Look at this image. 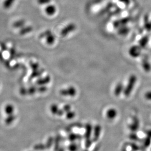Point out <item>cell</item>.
Returning <instances> with one entry per match:
<instances>
[{"label":"cell","mask_w":151,"mask_h":151,"mask_svg":"<svg viewBox=\"0 0 151 151\" xmlns=\"http://www.w3.org/2000/svg\"><path fill=\"white\" fill-rule=\"evenodd\" d=\"M16 116L14 114H13L7 115V116L4 119V123L6 125H10L14 122L16 119Z\"/></svg>","instance_id":"obj_11"},{"label":"cell","mask_w":151,"mask_h":151,"mask_svg":"<svg viewBox=\"0 0 151 151\" xmlns=\"http://www.w3.org/2000/svg\"><path fill=\"white\" fill-rule=\"evenodd\" d=\"M4 111L6 115L14 114L15 108L13 105L9 104L4 106Z\"/></svg>","instance_id":"obj_9"},{"label":"cell","mask_w":151,"mask_h":151,"mask_svg":"<svg viewBox=\"0 0 151 151\" xmlns=\"http://www.w3.org/2000/svg\"><path fill=\"white\" fill-rule=\"evenodd\" d=\"M69 149L70 151H76L78 149V147H77V145L73 143V144H71L69 145Z\"/></svg>","instance_id":"obj_23"},{"label":"cell","mask_w":151,"mask_h":151,"mask_svg":"<svg viewBox=\"0 0 151 151\" xmlns=\"http://www.w3.org/2000/svg\"><path fill=\"white\" fill-rule=\"evenodd\" d=\"M142 66L143 68L146 72L150 71L151 70V65L147 60H143L142 62Z\"/></svg>","instance_id":"obj_16"},{"label":"cell","mask_w":151,"mask_h":151,"mask_svg":"<svg viewBox=\"0 0 151 151\" xmlns=\"http://www.w3.org/2000/svg\"><path fill=\"white\" fill-rule=\"evenodd\" d=\"M51 81V78L49 76H47V77H44L43 78L39 79L37 81V83L41 86H44L45 84H47L49 83Z\"/></svg>","instance_id":"obj_15"},{"label":"cell","mask_w":151,"mask_h":151,"mask_svg":"<svg viewBox=\"0 0 151 151\" xmlns=\"http://www.w3.org/2000/svg\"><path fill=\"white\" fill-rule=\"evenodd\" d=\"M16 0H4L3 2V6L6 9H9L13 6Z\"/></svg>","instance_id":"obj_13"},{"label":"cell","mask_w":151,"mask_h":151,"mask_svg":"<svg viewBox=\"0 0 151 151\" xmlns=\"http://www.w3.org/2000/svg\"><path fill=\"white\" fill-rule=\"evenodd\" d=\"M37 91V88L35 87H30L28 91V94L32 95L34 93H35Z\"/></svg>","instance_id":"obj_22"},{"label":"cell","mask_w":151,"mask_h":151,"mask_svg":"<svg viewBox=\"0 0 151 151\" xmlns=\"http://www.w3.org/2000/svg\"><path fill=\"white\" fill-rule=\"evenodd\" d=\"M129 29L126 26H123L118 28V33L121 35H126L129 32Z\"/></svg>","instance_id":"obj_12"},{"label":"cell","mask_w":151,"mask_h":151,"mask_svg":"<svg viewBox=\"0 0 151 151\" xmlns=\"http://www.w3.org/2000/svg\"><path fill=\"white\" fill-rule=\"evenodd\" d=\"M117 111L114 108H110L107 110L106 115L108 119L109 120H113L117 116Z\"/></svg>","instance_id":"obj_6"},{"label":"cell","mask_w":151,"mask_h":151,"mask_svg":"<svg viewBox=\"0 0 151 151\" xmlns=\"http://www.w3.org/2000/svg\"><path fill=\"white\" fill-rule=\"evenodd\" d=\"M61 96L65 97H74L77 94V89L73 86H70L66 88L62 89L60 90Z\"/></svg>","instance_id":"obj_2"},{"label":"cell","mask_w":151,"mask_h":151,"mask_svg":"<svg viewBox=\"0 0 151 151\" xmlns=\"http://www.w3.org/2000/svg\"><path fill=\"white\" fill-rule=\"evenodd\" d=\"M46 41L47 44L51 45H52L54 43V42H55V35L52 33H51L46 37Z\"/></svg>","instance_id":"obj_14"},{"label":"cell","mask_w":151,"mask_h":151,"mask_svg":"<svg viewBox=\"0 0 151 151\" xmlns=\"http://www.w3.org/2000/svg\"><path fill=\"white\" fill-rule=\"evenodd\" d=\"M45 12L49 16H52L55 14L56 12V8L54 5H48L45 9Z\"/></svg>","instance_id":"obj_10"},{"label":"cell","mask_w":151,"mask_h":151,"mask_svg":"<svg viewBox=\"0 0 151 151\" xmlns=\"http://www.w3.org/2000/svg\"><path fill=\"white\" fill-rule=\"evenodd\" d=\"M50 109L51 113H52L53 115H56L61 116L64 114V111L63 110V109H60L58 107V105L55 104H53L52 105H51Z\"/></svg>","instance_id":"obj_5"},{"label":"cell","mask_w":151,"mask_h":151,"mask_svg":"<svg viewBox=\"0 0 151 151\" xmlns=\"http://www.w3.org/2000/svg\"><path fill=\"white\" fill-rule=\"evenodd\" d=\"M47 90V88L44 86H42L39 87V88H38V91L39 92H41V93L45 92Z\"/></svg>","instance_id":"obj_27"},{"label":"cell","mask_w":151,"mask_h":151,"mask_svg":"<svg viewBox=\"0 0 151 151\" xmlns=\"http://www.w3.org/2000/svg\"><path fill=\"white\" fill-rule=\"evenodd\" d=\"M77 26L74 23H70L65 27L61 31V35L63 37H66L70 33L75 31Z\"/></svg>","instance_id":"obj_3"},{"label":"cell","mask_w":151,"mask_h":151,"mask_svg":"<svg viewBox=\"0 0 151 151\" xmlns=\"http://www.w3.org/2000/svg\"><path fill=\"white\" fill-rule=\"evenodd\" d=\"M124 86L122 83H118L116 84L114 90V94L116 97L119 96L121 94L124 92Z\"/></svg>","instance_id":"obj_8"},{"label":"cell","mask_w":151,"mask_h":151,"mask_svg":"<svg viewBox=\"0 0 151 151\" xmlns=\"http://www.w3.org/2000/svg\"><path fill=\"white\" fill-rule=\"evenodd\" d=\"M20 31V34L22 35H24L26 34H28L29 32H31L32 30V28L31 27H22L21 28Z\"/></svg>","instance_id":"obj_18"},{"label":"cell","mask_w":151,"mask_h":151,"mask_svg":"<svg viewBox=\"0 0 151 151\" xmlns=\"http://www.w3.org/2000/svg\"><path fill=\"white\" fill-rule=\"evenodd\" d=\"M76 116V113L74 111H71L66 112V117L68 119H72Z\"/></svg>","instance_id":"obj_20"},{"label":"cell","mask_w":151,"mask_h":151,"mask_svg":"<svg viewBox=\"0 0 151 151\" xmlns=\"http://www.w3.org/2000/svg\"><path fill=\"white\" fill-rule=\"evenodd\" d=\"M141 48L139 46L134 45L131 47L129 51V53L131 57L136 58L139 57L141 54Z\"/></svg>","instance_id":"obj_4"},{"label":"cell","mask_w":151,"mask_h":151,"mask_svg":"<svg viewBox=\"0 0 151 151\" xmlns=\"http://www.w3.org/2000/svg\"><path fill=\"white\" fill-rule=\"evenodd\" d=\"M129 19H128L127 18H125L124 19H120L119 20H116L113 23V27L115 28L118 29L121 27L123 26H126L127 24L129 22Z\"/></svg>","instance_id":"obj_7"},{"label":"cell","mask_w":151,"mask_h":151,"mask_svg":"<svg viewBox=\"0 0 151 151\" xmlns=\"http://www.w3.org/2000/svg\"><path fill=\"white\" fill-rule=\"evenodd\" d=\"M137 77L135 75H132L130 76L128 80V84L125 87L124 90V94L126 97H129L132 92L134 89V86L137 83Z\"/></svg>","instance_id":"obj_1"},{"label":"cell","mask_w":151,"mask_h":151,"mask_svg":"<svg viewBox=\"0 0 151 151\" xmlns=\"http://www.w3.org/2000/svg\"><path fill=\"white\" fill-rule=\"evenodd\" d=\"M148 37H144L142 38L139 41V46L141 48H144L146 46L148 42Z\"/></svg>","instance_id":"obj_17"},{"label":"cell","mask_w":151,"mask_h":151,"mask_svg":"<svg viewBox=\"0 0 151 151\" xmlns=\"http://www.w3.org/2000/svg\"><path fill=\"white\" fill-rule=\"evenodd\" d=\"M38 3L39 4L43 5L44 4H46L49 3L50 0H37Z\"/></svg>","instance_id":"obj_26"},{"label":"cell","mask_w":151,"mask_h":151,"mask_svg":"<svg viewBox=\"0 0 151 151\" xmlns=\"http://www.w3.org/2000/svg\"><path fill=\"white\" fill-rule=\"evenodd\" d=\"M25 25V21L24 20H19L15 22L13 24V26L15 28H21L23 27Z\"/></svg>","instance_id":"obj_19"},{"label":"cell","mask_w":151,"mask_h":151,"mask_svg":"<svg viewBox=\"0 0 151 151\" xmlns=\"http://www.w3.org/2000/svg\"><path fill=\"white\" fill-rule=\"evenodd\" d=\"M52 33L51 31H50V30H47V31H45V32H44L43 34H41V37H46L47 36H48L50 34H51Z\"/></svg>","instance_id":"obj_28"},{"label":"cell","mask_w":151,"mask_h":151,"mask_svg":"<svg viewBox=\"0 0 151 151\" xmlns=\"http://www.w3.org/2000/svg\"><path fill=\"white\" fill-rule=\"evenodd\" d=\"M63 109L64 111V112H67L71 110V106L69 104H66V105H64L63 107Z\"/></svg>","instance_id":"obj_21"},{"label":"cell","mask_w":151,"mask_h":151,"mask_svg":"<svg viewBox=\"0 0 151 151\" xmlns=\"http://www.w3.org/2000/svg\"><path fill=\"white\" fill-rule=\"evenodd\" d=\"M144 97L147 100L151 101V91H149L146 92Z\"/></svg>","instance_id":"obj_24"},{"label":"cell","mask_w":151,"mask_h":151,"mask_svg":"<svg viewBox=\"0 0 151 151\" xmlns=\"http://www.w3.org/2000/svg\"><path fill=\"white\" fill-rule=\"evenodd\" d=\"M44 146L42 144H38L34 146V149L35 150H41L43 148Z\"/></svg>","instance_id":"obj_25"}]
</instances>
